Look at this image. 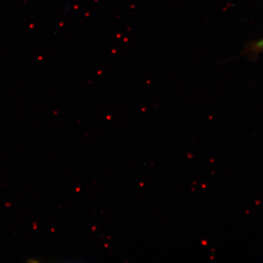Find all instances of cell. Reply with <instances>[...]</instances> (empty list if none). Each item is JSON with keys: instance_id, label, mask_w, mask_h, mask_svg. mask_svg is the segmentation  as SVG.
<instances>
[{"instance_id": "1", "label": "cell", "mask_w": 263, "mask_h": 263, "mask_svg": "<svg viewBox=\"0 0 263 263\" xmlns=\"http://www.w3.org/2000/svg\"><path fill=\"white\" fill-rule=\"evenodd\" d=\"M245 53L253 59L263 53V38L259 41L249 43L246 46Z\"/></svg>"}]
</instances>
